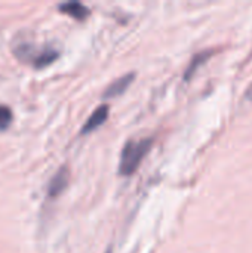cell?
I'll use <instances>...</instances> for the list:
<instances>
[{"mask_svg":"<svg viewBox=\"0 0 252 253\" xmlns=\"http://www.w3.org/2000/svg\"><path fill=\"white\" fill-rule=\"evenodd\" d=\"M153 145L151 138H143V139H131L125 144L122 153H120V162H119V173L123 176L132 175L149 150Z\"/></svg>","mask_w":252,"mask_h":253,"instance_id":"cell-1","label":"cell"},{"mask_svg":"<svg viewBox=\"0 0 252 253\" xmlns=\"http://www.w3.org/2000/svg\"><path fill=\"white\" fill-rule=\"evenodd\" d=\"M68 181H70V170H68V168H65V166L59 168L58 172L53 175V178L50 179V182L48 185V196L50 199L58 197L67 188Z\"/></svg>","mask_w":252,"mask_h":253,"instance_id":"cell-2","label":"cell"},{"mask_svg":"<svg viewBox=\"0 0 252 253\" xmlns=\"http://www.w3.org/2000/svg\"><path fill=\"white\" fill-rule=\"evenodd\" d=\"M108 105H100L86 120V123L82 127V133H89L92 130H95L97 127H100L102 123H105V120L108 119Z\"/></svg>","mask_w":252,"mask_h":253,"instance_id":"cell-3","label":"cell"},{"mask_svg":"<svg viewBox=\"0 0 252 253\" xmlns=\"http://www.w3.org/2000/svg\"><path fill=\"white\" fill-rule=\"evenodd\" d=\"M134 77H135L134 73H128V74H125V76L116 79V80L107 87V90L104 92V96H105V98H111V96H117V95L123 93V92L129 87V84L132 83Z\"/></svg>","mask_w":252,"mask_h":253,"instance_id":"cell-4","label":"cell"},{"mask_svg":"<svg viewBox=\"0 0 252 253\" xmlns=\"http://www.w3.org/2000/svg\"><path fill=\"white\" fill-rule=\"evenodd\" d=\"M58 9L62 12V13H67L76 19H85L88 15H89V9L79 3V1H67V3H62L58 6Z\"/></svg>","mask_w":252,"mask_h":253,"instance_id":"cell-5","label":"cell"},{"mask_svg":"<svg viewBox=\"0 0 252 253\" xmlns=\"http://www.w3.org/2000/svg\"><path fill=\"white\" fill-rule=\"evenodd\" d=\"M212 55V50H203V52H199V53H196L193 58H192V61H190V64H189V67L186 68V73H184V79L186 80H189L193 74H195V71L198 70V67L201 65V64H203L209 56Z\"/></svg>","mask_w":252,"mask_h":253,"instance_id":"cell-6","label":"cell"},{"mask_svg":"<svg viewBox=\"0 0 252 253\" xmlns=\"http://www.w3.org/2000/svg\"><path fill=\"white\" fill-rule=\"evenodd\" d=\"M56 58H58V52L56 50H53V49H45L39 55L34 56L33 64H34L36 68H45L49 64H52Z\"/></svg>","mask_w":252,"mask_h":253,"instance_id":"cell-7","label":"cell"},{"mask_svg":"<svg viewBox=\"0 0 252 253\" xmlns=\"http://www.w3.org/2000/svg\"><path fill=\"white\" fill-rule=\"evenodd\" d=\"M12 122V113L7 107L0 105V130H4Z\"/></svg>","mask_w":252,"mask_h":253,"instance_id":"cell-8","label":"cell"},{"mask_svg":"<svg viewBox=\"0 0 252 253\" xmlns=\"http://www.w3.org/2000/svg\"><path fill=\"white\" fill-rule=\"evenodd\" d=\"M245 98H248V99H252V84L247 89V92H245Z\"/></svg>","mask_w":252,"mask_h":253,"instance_id":"cell-9","label":"cell"},{"mask_svg":"<svg viewBox=\"0 0 252 253\" xmlns=\"http://www.w3.org/2000/svg\"><path fill=\"white\" fill-rule=\"evenodd\" d=\"M107 253H110V252H107Z\"/></svg>","mask_w":252,"mask_h":253,"instance_id":"cell-10","label":"cell"}]
</instances>
